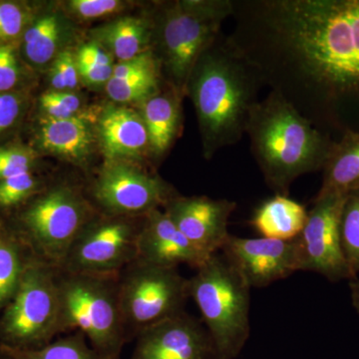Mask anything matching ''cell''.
I'll return each mask as SVG.
<instances>
[{"label":"cell","mask_w":359,"mask_h":359,"mask_svg":"<svg viewBox=\"0 0 359 359\" xmlns=\"http://www.w3.org/2000/svg\"><path fill=\"white\" fill-rule=\"evenodd\" d=\"M264 86L256 66L229 35L219 33L198 59L186 86L197 113L205 159L242 140Z\"/></svg>","instance_id":"6da1fadb"},{"label":"cell","mask_w":359,"mask_h":359,"mask_svg":"<svg viewBox=\"0 0 359 359\" xmlns=\"http://www.w3.org/2000/svg\"><path fill=\"white\" fill-rule=\"evenodd\" d=\"M245 134L264 182L282 196L302 175L323 169L335 141L273 90L255 106Z\"/></svg>","instance_id":"7a4b0ae2"},{"label":"cell","mask_w":359,"mask_h":359,"mask_svg":"<svg viewBox=\"0 0 359 359\" xmlns=\"http://www.w3.org/2000/svg\"><path fill=\"white\" fill-rule=\"evenodd\" d=\"M98 212L81 187L47 184L6 219L39 261L60 268L71 245Z\"/></svg>","instance_id":"3957f363"},{"label":"cell","mask_w":359,"mask_h":359,"mask_svg":"<svg viewBox=\"0 0 359 359\" xmlns=\"http://www.w3.org/2000/svg\"><path fill=\"white\" fill-rule=\"evenodd\" d=\"M233 8V0H185L165 4L156 16L154 53L168 85L182 95L194 66Z\"/></svg>","instance_id":"277c9868"},{"label":"cell","mask_w":359,"mask_h":359,"mask_svg":"<svg viewBox=\"0 0 359 359\" xmlns=\"http://www.w3.org/2000/svg\"><path fill=\"white\" fill-rule=\"evenodd\" d=\"M119 275L68 273L57 268L62 334H84L105 359H121L128 344L121 309Z\"/></svg>","instance_id":"5b68a950"},{"label":"cell","mask_w":359,"mask_h":359,"mask_svg":"<svg viewBox=\"0 0 359 359\" xmlns=\"http://www.w3.org/2000/svg\"><path fill=\"white\" fill-rule=\"evenodd\" d=\"M189 280L218 359H236L250 334V287L223 255L210 257Z\"/></svg>","instance_id":"8992f818"},{"label":"cell","mask_w":359,"mask_h":359,"mask_svg":"<svg viewBox=\"0 0 359 359\" xmlns=\"http://www.w3.org/2000/svg\"><path fill=\"white\" fill-rule=\"evenodd\" d=\"M57 268L33 257L13 301L0 314V346L35 351L62 334Z\"/></svg>","instance_id":"52a82bcc"},{"label":"cell","mask_w":359,"mask_h":359,"mask_svg":"<svg viewBox=\"0 0 359 359\" xmlns=\"http://www.w3.org/2000/svg\"><path fill=\"white\" fill-rule=\"evenodd\" d=\"M120 309L128 342L143 330L185 311L189 280L177 268L133 262L118 276Z\"/></svg>","instance_id":"ba28073f"},{"label":"cell","mask_w":359,"mask_h":359,"mask_svg":"<svg viewBox=\"0 0 359 359\" xmlns=\"http://www.w3.org/2000/svg\"><path fill=\"white\" fill-rule=\"evenodd\" d=\"M144 217L97 214L71 245L58 269L68 273L119 275L138 259V240Z\"/></svg>","instance_id":"9c48e42d"},{"label":"cell","mask_w":359,"mask_h":359,"mask_svg":"<svg viewBox=\"0 0 359 359\" xmlns=\"http://www.w3.org/2000/svg\"><path fill=\"white\" fill-rule=\"evenodd\" d=\"M178 195L165 180L127 161H106L89 187L98 214L139 218Z\"/></svg>","instance_id":"30bf717a"},{"label":"cell","mask_w":359,"mask_h":359,"mask_svg":"<svg viewBox=\"0 0 359 359\" xmlns=\"http://www.w3.org/2000/svg\"><path fill=\"white\" fill-rule=\"evenodd\" d=\"M346 194L316 196L308 219L297 237L301 271H313L332 283L354 280L340 240V215Z\"/></svg>","instance_id":"8fae6325"},{"label":"cell","mask_w":359,"mask_h":359,"mask_svg":"<svg viewBox=\"0 0 359 359\" xmlns=\"http://www.w3.org/2000/svg\"><path fill=\"white\" fill-rule=\"evenodd\" d=\"M221 252L250 289L268 287L302 269V250L297 238L280 241L230 235Z\"/></svg>","instance_id":"7c38bea8"},{"label":"cell","mask_w":359,"mask_h":359,"mask_svg":"<svg viewBox=\"0 0 359 359\" xmlns=\"http://www.w3.org/2000/svg\"><path fill=\"white\" fill-rule=\"evenodd\" d=\"M135 340L130 359H218L203 321L186 311L143 330Z\"/></svg>","instance_id":"4fadbf2b"},{"label":"cell","mask_w":359,"mask_h":359,"mask_svg":"<svg viewBox=\"0 0 359 359\" xmlns=\"http://www.w3.org/2000/svg\"><path fill=\"white\" fill-rule=\"evenodd\" d=\"M236 208L237 203L233 201L177 195L163 210L200 252L211 257L221 252L231 235L228 231L229 219Z\"/></svg>","instance_id":"5bb4252c"},{"label":"cell","mask_w":359,"mask_h":359,"mask_svg":"<svg viewBox=\"0 0 359 359\" xmlns=\"http://www.w3.org/2000/svg\"><path fill=\"white\" fill-rule=\"evenodd\" d=\"M209 257L184 236L164 210H154L144 217L138 240L139 261L164 268L187 264L197 269Z\"/></svg>","instance_id":"9a60e30c"},{"label":"cell","mask_w":359,"mask_h":359,"mask_svg":"<svg viewBox=\"0 0 359 359\" xmlns=\"http://www.w3.org/2000/svg\"><path fill=\"white\" fill-rule=\"evenodd\" d=\"M97 132L106 161L131 162L150 151L140 113L125 106L106 107L99 116Z\"/></svg>","instance_id":"2e32d148"},{"label":"cell","mask_w":359,"mask_h":359,"mask_svg":"<svg viewBox=\"0 0 359 359\" xmlns=\"http://www.w3.org/2000/svg\"><path fill=\"white\" fill-rule=\"evenodd\" d=\"M35 139L40 150L78 166L86 165L94 143L91 125L85 115L70 119L40 116Z\"/></svg>","instance_id":"e0dca14e"},{"label":"cell","mask_w":359,"mask_h":359,"mask_svg":"<svg viewBox=\"0 0 359 359\" xmlns=\"http://www.w3.org/2000/svg\"><path fill=\"white\" fill-rule=\"evenodd\" d=\"M71 36L65 16L58 11H48L35 18L21 39L18 49L23 62L32 71L49 68L54 59L65 50Z\"/></svg>","instance_id":"ac0fdd59"},{"label":"cell","mask_w":359,"mask_h":359,"mask_svg":"<svg viewBox=\"0 0 359 359\" xmlns=\"http://www.w3.org/2000/svg\"><path fill=\"white\" fill-rule=\"evenodd\" d=\"M90 34L113 58L123 62L153 49L155 20L125 16L94 28Z\"/></svg>","instance_id":"d6986e66"},{"label":"cell","mask_w":359,"mask_h":359,"mask_svg":"<svg viewBox=\"0 0 359 359\" xmlns=\"http://www.w3.org/2000/svg\"><path fill=\"white\" fill-rule=\"evenodd\" d=\"M182 95L168 85L140 105V113L149 137L150 152L156 158L165 154L176 140L182 126Z\"/></svg>","instance_id":"ffe728a7"},{"label":"cell","mask_w":359,"mask_h":359,"mask_svg":"<svg viewBox=\"0 0 359 359\" xmlns=\"http://www.w3.org/2000/svg\"><path fill=\"white\" fill-rule=\"evenodd\" d=\"M308 214L304 205L289 196L276 195L257 208L250 224L263 238L292 241L301 235Z\"/></svg>","instance_id":"44dd1931"},{"label":"cell","mask_w":359,"mask_h":359,"mask_svg":"<svg viewBox=\"0 0 359 359\" xmlns=\"http://www.w3.org/2000/svg\"><path fill=\"white\" fill-rule=\"evenodd\" d=\"M323 171L316 196L346 194L359 188V132H344L334 141Z\"/></svg>","instance_id":"7402d4cb"},{"label":"cell","mask_w":359,"mask_h":359,"mask_svg":"<svg viewBox=\"0 0 359 359\" xmlns=\"http://www.w3.org/2000/svg\"><path fill=\"white\" fill-rule=\"evenodd\" d=\"M33 257L18 233L0 217V314L13 301Z\"/></svg>","instance_id":"603a6c76"},{"label":"cell","mask_w":359,"mask_h":359,"mask_svg":"<svg viewBox=\"0 0 359 359\" xmlns=\"http://www.w3.org/2000/svg\"><path fill=\"white\" fill-rule=\"evenodd\" d=\"M4 348L13 359H105L92 348L86 337L80 332L59 337L35 351Z\"/></svg>","instance_id":"cb8c5ba5"},{"label":"cell","mask_w":359,"mask_h":359,"mask_svg":"<svg viewBox=\"0 0 359 359\" xmlns=\"http://www.w3.org/2000/svg\"><path fill=\"white\" fill-rule=\"evenodd\" d=\"M161 79V68L146 71L140 74L122 79L112 77L106 84V93L116 103H138L140 105L144 101L162 91Z\"/></svg>","instance_id":"d4e9b609"},{"label":"cell","mask_w":359,"mask_h":359,"mask_svg":"<svg viewBox=\"0 0 359 359\" xmlns=\"http://www.w3.org/2000/svg\"><path fill=\"white\" fill-rule=\"evenodd\" d=\"M75 52L77 68L82 83L92 88L105 87L114 72V58L97 42H87Z\"/></svg>","instance_id":"484cf974"},{"label":"cell","mask_w":359,"mask_h":359,"mask_svg":"<svg viewBox=\"0 0 359 359\" xmlns=\"http://www.w3.org/2000/svg\"><path fill=\"white\" fill-rule=\"evenodd\" d=\"M340 240L353 278L359 273V188L346 193L340 215Z\"/></svg>","instance_id":"4316f807"},{"label":"cell","mask_w":359,"mask_h":359,"mask_svg":"<svg viewBox=\"0 0 359 359\" xmlns=\"http://www.w3.org/2000/svg\"><path fill=\"white\" fill-rule=\"evenodd\" d=\"M47 185L36 172H27L0 181V217L20 209Z\"/></svg>","instance_id":"83f0119b"},{"label":"cell","mask_w":359,"mask_h":359,"mask_svg":"<svg viewBox=\"0 0 359 359\" xmlns=\"http://www.w3.org/2000/svg\"><path fill=\"white\" fill-rule=\"evenodd\" d=\"M36 16L27 2L0 1V46L20 44Z\"/></svg>","instance_id":"f1b7e54d"},{"label":"cell","mask_w":359,"mask_h":359,"mask_svg":"<svg viewBox=\"0 0 359 359\" xmlns=\"http://www.w3.org/2000/svg\"><path fill=\"white\" fill-rule=\"evenodd\" d=\"M29 71L21 59L18 45L0 46V93L28 92Z\"/></svg>","instance_id":"f546056e"},{"label":"cell","mask_w":359,"mask_h":359,"mask_svg":"<svg viewBox=\"0 0 359 359\" xmlns=\"http://www.w3.org/2000/svg\"><path fill=\"white\" fill-rule=\"evenodd\" d=\"M39 153L25 144L0 146V181L18 175L36 172Z\"/></svg>","instance_id":"4dcf8cb0"},{"label":"cell","mask_w":359,"mask_h":359,"mask_svg":"<svg viewBox=\"0 0 359 359\" xmlns=\"http://www.w3.org/2000/svg\"><path fill=\"white\" fill-rule=\"evenodd\" d=\"M39 108L42 117L70 119L84 116L82 99L75 92L48 90L40 95Z\"/></svg>","instance_id":"1f68e13d"},{"label":"cell","mask_w":359,"mask_h":359,"mask_svg":"<svg viewBox=\"0 0 359 359\" xmlns=\"http://www.w3.org/2000/svg\"><path fill=\"white\" fill-rule=\"evenodd\" d=\"M48 79L54 91L74 92L78 88L81 80L74 51L66 48L58 54L49 66Z\"/></svg>","instance_id":"d6a6232c"},{"label":"cell","mask_w":359,"mask_h":359,"mask_svg":"<svg viewBox=\"0 0 359 359\" xmlns=\"http://www.w3.org/2000/svg\"><path fill=\"white\" fill-rule=\"evenodd\" d=\"M29 106L28 92L0 93V139L20 126Z\"/></svg>","instance_id":"836d02e7"},{"label":"cell","mask_w":359,"mask_h":359,"mask_svg":"<svg viewBox=\"0 0 359 359\" xmlns=\"http://www.w3.org/2000/svg\"><path fill=\"white\" fill-rule=\"evenodd\" d=\"M66 9L80 20H95L119 13L126 4L118 0H71L66 2Z\"/></svg>","instance_id":"e575fe53"},{"label":"cell","mask_w":359,"mask_h":359,"mask_svg":"<svg viewBox=\"0 0 359 359\" xmlns=\"http://www.w3.org/2000/svg\"><path fill=\"white\" fill-rule=\"evenodd\" d=\"M349 290H351V299L353 309L359 314V280L354 278L349 283Z\"/></svg>","instance_id":"d590c367"},{"label":"cell","mask_w":359,"mask_h":359,"mask_svg":"<svg viewBox=\"0 0 359 359\" xmlns=\"http://www.w3.org/2000/svg\"><path fill=\"white\" fill-rule=\"evenodd\" d=\"M0 359H13L2 346H0Z\"/></svg>","instance_id":"8d00e7d4"}]
</instances>
